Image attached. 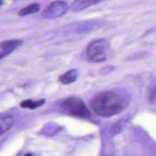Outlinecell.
Instances as JSON below:
<instances>
[{"mask_svg": "<svg viewBox=\"0 0 156 156\" xmlns=\"http://www.w3.org/2000/svg\"><path fill=\"white\" fill-rule=\"evenodd\" d=\"M101 1L103 0H75L72 4L71 8L73 11H81L98 4Z\"/></svg>", "mask_w": 156, "mask_h": 156, "instance_id": "obj_5", "label": "cell"}, {"mask_svg": "<svg viewBox=\"0 0 156 156\" xmlns=\"http://www.w3.org/2000/svg\"><path fill=\"white\" fill-rule=\"evenodd\" d=\"M78 76H79V73H78L77 70L72 69L66 73L65 74L62 75L59 77V81L62 84L67 85V84H70L76 82L78 79Z\"/></svg>", "mask_w": 156, "mask_h": 156, "instance_id": "obj_7", "label": "cell"}, {"mask_svg": "<svg viewBox=\"0 0 156 156\" xmlns=\"http://www.w3.org/2000/svg\"><path fill=\"white\" fill-rule=\"evenodd\" d=\"M45 103L44 100H39L37 101H34L31 100H27L24 101L20 104V106L22 108H28V109H35L39 107L42 106Z\"/></svg>", "mask_w": 156, "mask_h": 156, "instance_id": "obj_10", "label": "cell"}, {"mask_svg": "<svg viewBox=\"0 0 156 156\" xmlns=\"http://www.w3.org/2000/svg\"><path fill=\"white\" fill-rule=\"evenodd\" d=\"M2 57H4V56H3L2 55V54H0V59H1L2 58Z\"/></svg>", "mask_w": 156, "mask_h": 156, "instance_id": "obj_13", "label": "cell"}, {"mask_svg": "<svg viewBox=\"0 0 156 156\" xmlns=\"http://www.w3.org/2000/svg\"><path fill=\"white\" fill-rule=\"evenodd\" d=\"M69 10L67 3L62 1H56L50 3L42 12V15L44 18H59L65 15Z\"/></svg>", "mask_w": 156, "mask_h": 156, "instance_id": "obj_4", "label": "cell"}, {"mask_svg": "<svg viewBox=\"0 0 156 156\" xmlns=\"http://www.w3.org/2000/svg\"><path fill=\"white\" fill-rule=\"evenodd\" d=\"M91 108L97 115L109 117L120 114L126 104L121 97L114 92H101L94 96L91 101Z\"/></svg>", "mask_w": 156, "mask_h": 156, "instance_id": "obj_1", "label": "cell"}, {"mask_svg": "<svg viewBox=\"0 0 156 156\" xmlns=\"http://www.w3.org/2000/svg\"><path fill=\"white\" fill-rule=\"evenodd\" d=\"M40 10V5L37 3L30 5L26 6L25 8H23L18 12V15L21 16H25L27 15H31L37 12Z\"/></svg>", "mask_w": 156, "mask_h": 156, "instance_id": "obj_9", "label": "cell"}, {"mask_svg": "<svg viewBox=\"0 0 156 156\" xmlns=\"http://www.w3.org/2000/svg\"><path fill=\"white\" fill-rule=\"evenodd\" d=\"M62 108L66 113L80 118H89L91 112L82 100L78 98H69L64 101Z\"/></svg>", "mask_w": 156, "mask_h": 156, "instance_id": "obj_3", "label": "cell"}, {"mask_svg": "<svg viewBox=\"0 0 156 156\" xmlns=\"http://www.w3.org/2000/svg\"><path fill=\"white\" fill-rule=\"evenodd\" d=\"M150 99L151 101H155L156 102V87L155 88L152 90L150 94Z\"/></svg>", "mask_w": 156, "mask_h": 156, "instance_id": "obj_11", "label": "cell"}, {"mask_svg": "<svg viewBox=\"0 0 156 156\" xmlns=\"http://www.w3.org/2000/svg\"><path fill=\"white\" fill-rule=\"evenodd\" d=\"M110 44L106 40H98L91 43L87 49V55L92 62H101L106 60Z\"/></svg>", "mask_w": 156, "mask_h": 156, "instance_id": "obj_2", "label": "cell"}, {"mask_svg": "<svg viewBox=\"0 0 156 156\" xmlns=\"http://www.w3.org/2000/svg\"><path fill=\"white\" fill-rule=\"evenodd\" d=\"M13 125V120L11 117H0V136L7 132Z\"/></svg>", "mask_w": 156, "mask_h": 156, "instance_id": "obj_8", "label": "cell"}, {"mask_svg": "<svg viewBox=\"0 0 156 156\" xmlns=\"http://www.w3.org/2000/svg\"><path fill=\"white\" fill-rule=\"evenodd\" d=\"M2 5V0H0V6Z\"/></svg>", "mask_w": 156, "mask_h": 156, "instance_id": "obj_12", "label": "cell"}, {"mask_svg": "<svg viewBox=\"0 0 156 156\" xmlns=\"http://www.w3.org/2000/svg\"><path fill=\"white\" fill-rule=\"evenodd\" d=\"M21 44V41L13 40V41H7L0 44V48L2 49V52L6 53L7 54L10 53L16 48H18Z\"/></svg>", "mask_w": 156, "mask_h": 156, "instance_id": "obj_6", "label": "cell"}]
</instances>
